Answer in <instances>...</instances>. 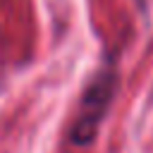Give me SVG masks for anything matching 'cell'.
Here are the masks:
<instances>
[{
  "label": "cell",
  "mask_w": 153,
  "mask_h": 153,
  "mask_svg": "<svg viewBox=\"0 0 153 153\" xmlns=\"http://www.w3.org/2000/svg\"><path fill=\"white\" fill-rule=\"evenodd\" d=\"M115 88H117V74L115 72H100V74H96L91 79V84L84 91L76 120H74V124L69 129L72 143L86 146V143H91L96 139L98 127L103 122V115L108 112V108L112 103Z\"/></svg>",
  "instance_id": "cell-1"
},
{
  "label": "cell",
  "mask_w": 153,
  "mask_h": 153,
  "mask_svg": "<svg viewBox=\"0 0 153 153\" xmlns=\"http://www.w3.org/2000/svg\"><path fill=\"white\" fill-rule=\"evenodd\" d=\"M139 2H143V0H139Z\"/></svg>",
  "instance_id": "cell-2"
}]
</instances>
